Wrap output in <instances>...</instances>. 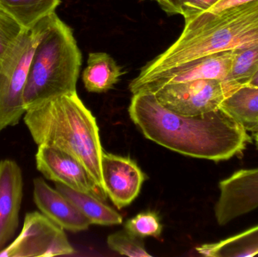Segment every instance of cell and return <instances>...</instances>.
Returning a JSON list of instances; mask_svg holds the SVG:
<instances>
[{"label":"cell","mask_w":258,"mask_h":257,"mask_svg":"<svg viewBox=\"0 0 258 257\" xmlns=\"http://www.w3.org/2000/svg\"><path fill=\"white\" fill-rule=\"evenodd\" d=\"M196 250L205 256H256L258 254V224L218 242L202 244Z\"/></svg>","instance_id":"e0dca14e"},{"label":"cell","mask_w":258,"mask_h":257,"mask_svg":"<svg viewBox=\"0 0 258 257\" xmlns=\"http://www.w3.org/2000/svg\"><path fill=\"white\" fill-rule=\"evenodd\" d=\"M233 92L223 80L200 79L166 84L150 93L168 110L194 116L219 110Z\"/></svg>","instance_id":"52a82bcc"},{"label":"cell","mask_w":258,"mask_h":257,"mask_svg":"<svg viewBox=\"0 0 258 257\" xmlns=\"http://www.w3.org/2000/svg\"><path fill=\"white\" fill-rule=\"evenodd\" d=\"M24 121L38 146H52L72 155L105 190L99 128L77 92L47 100L28 109Z\"/></svg>","instance_id":"7a4b0ae2"},{"label":"cell","mask_w":258,"mask_h":257,"mask_svg":"<svg viewBox=\"0 0 258 257\" xmlns=\"http://www.w3.org/2000/svg\"><path fill=\"white\" fill-rule=\"evenodd\" d=\"M22 172L14 160L0 161V251L19 226L23 199Z\"/></svg>","instance_id":"7c38bea8"},{"label":"cell","mask_w":258,"mask_h":257,"mask_svg":"<svg viewBox=\"0 0 258 257\" xmlns=\"http://www.w3.org/2000/svg\"><path fill=\"white\" fill-rule=\"evenodd\" d=\"M254 1H257V0H220L217 4H215L213 7L211 8L209 10L185 22L183 32L186 33V32L190 31L192 29L195 28L197 26L200 25V24L210 18L211 17L214 16L216 14L223 12L226 9L242 6V5L248 4V3H252Z\"/></svg>","instance_id":"603a6c76"},{"label":"cell","mask_w":258,"mask_h":257,"mask_svg":"<svg viewBox=\"0 0 258 257\" xmlns=\"http://www.w3.org/2000/svg\"><path fill=\"white\" fill-rule=\"evenodd\" d=\"M168 15H181L180 0H153Z\"/></svg>","instance_id":"d4e9b609"},{"label":"cell","mask_w":258,"mask_h":257,"mask_svg":"<svg viewBox=\"0 0 258 257\" xmlns=\"http://www.w3.org/2000/svg\"><path fill=\"white\" fill-rule=\"evenodd\" d=\"M233 58L226 84L233 92L246 85L258 70V42L233 50Z\"/></svg>","instance_id":"d6986e66"},{"label":"cell","mask_w":258,"mask_h":257,"mask_svg":"<svg viewBox=\"0 0 258 257\" xmlns=\"http://www.w3.org/2000/svg\"><path fill=\"white\" fill-rule=\"evenodd\" d=\"M246 85L258 88V70L257 71V72L253 75L252 78L250 79V81H248V84H247Z\"/></svg>","instance_id":"484cf974"},{"label":"cell","mask_w":258,"mask_h":257,"mask_svg":"<svg viewBox=\"0 0 258 257\" xmlns=\"http://www.w3.org/2000/svg\"><path fill=\"white\" fill-rule=\"evenodd\" d=\"M56 190L67 198L88 220L91 224L113 226L122 223V217L104 202L67 186L56 183Z\"/></svg>","instance_id":"2e32d148"},{"label":"cell","mask_w":258,"mask_h":257,"mask_svg":"<svg viewBox=\"0 0 258 257\" xmlns=\"http://www.w3.org/2000/svg\"><path fill=\"white\" fill-rule=\"evenodd\" d=\"M36 164L37 170L49 181L91 195L102 202L108 197L106 190L97 184L84 165L60 149L46 145L38 146Z\"/></svg>","instance_id":"ba28073f"},{"label":"cell","mask_w":258,"mask_h":257,"mask_svg":"<svg viewBox=\"0 0 258 257\" xmlns=\"http://www.w3.org/2000/svg\"><path fill=\"white\" fill-rule=\"evenodd\" d=\"M60 3V0H0V9L28 30L55 12Z\"/></svg>","instance_id":"ac0fdd59"},{"label":"cell","mask_w":258,"mask_h":257,"mask_svg":"<svg viewBox=\"0 0 258 257\" xmlns=\"http://www.w3.org/2000/svg\"><path fill=\"white\" fill-rule=\"evenodd\" d=\"M82 54L72 29L55 12L36 45L24 94L26 110L43 101L77 92Z\"/></svg>","instance_id":"277c9868"},{"label":"cell","mask_w":258,"mask_h":257,"mask_svg":"<svg viewBox=\"0 0 258 257\" xmlns=\"http://www.w3.org/2000/svg\"><path fill=\"white\" fill-rule=\"evenodd\" d=\"M125 229L140 238L146 237L159 238L162 232V225L159 215L153 211H145L127 220Z\"/></svg>","instance_id":"44dd1931"},{"label":"cell","mask_w":258,"mask_h":257,"mask_svg":"<svg viewBox=\"0 0 258 257\" xmlns=\"http://www.w3.org/2000/svg\"><path fill=\"white\" fill-rule=\"evenodd\" d=\"M232 51H223L192 60L177 67L156 74L147 79L129 84L132 94L152 92L166 84L200 79L225 80L233 62Z\"/></svg>","instance_id":"9c48e42d"},{"label":"cell","mask_w":258,"mask_h":257,"mask_svg":"<svg viewBox=\"0 0 258 257\" xmlns=\"http://www.w3.org/2000/svg\"><path fill=\"white\" fill-rule=\"evenodd\" d=\"M123 74L122 67L110 54L92 52L83 72V84L89 92L104 93L113 89Z\"/></svg>","instance_id":"5bb4252c"},{"label":"cell","mask_w":258,"mask_h":257,"mask_svg":"<svg viewBox=\"0 0 258 257\" xmlns=\"http://www.w3.org/2000/svg\"><path fill=\"white\" fill-rule=\"evenodd\" d=\"M107 244L113 251L122 256L151 257L144 247L142 238H138L128 231L121 230L109 235Z\"/></svg>","instance_id":"ffe728a7"},{"label":"cell","mask_w":258,"mask_h":257,"mask_svg":"<svg viewBox=\"0 0 258 257\" xmlns=\"http://www.w3.org/2000/svg\"><path fill=\"white\" fill-rule=\"evenodd\" d=\"M128 113L146 138L186 156L227 161L251 142L248 131L221 109L183 116L163 107L150 92L134 94Z\"/></svg>","instance_id":"6da1fadb"},{"label":"cell","mask_w":258,"mask_h":257,"mask_svg":"<svg viewBox=\"0 0 258 257\" xmlns=\"http://www.w3.org/2000/svg\"><path fill=\"white\" fill-rule=\"evenodd\" d=\"M220 0H180V10L185 22L213 7Z\"/></svg>","instance_id":"cb8c5ba5"},{"label":"cell","mask_w":258,"mask_h":257,"mask_svg":"<svg viewBox=\"0 0 258 257\" xmlns=\"http://www.w3.org/2000/svg\"><path fill=\"white\" fill-rule=\"evenodd\" d=\"M54 13L32 28L24 30L0 63V132L18 124L25 113L24 94L30 63L36 45L46 31Z\"/></svg>","instance_id":"5b68a950"},{"label":"cell","mask_w":258,"mask_h":257,"mask_svg":"<svg viewBox=\"0 0 258 257\" xmlns=\"http://www.w3.org/2000/svg\"><path fill=\"white\" fill-rule=\"evenodd\" d=\"M254 142H255L256 147L258 149V131L257 132L254 133Z\"/></svg>","instance_id":"4316f807"},{"label":"cell","mask_w":258,"mask_h":257,"mask_svg":"<svg viewBox=\"0 0 258 257\" xmlns=\"http://www.w3.org/2000/svg\"><path fill=\"white\" fill-rule=\"evenodd\" d=\"M74 253L64 229L42 213L33 211L26 214L19 235L0 251V257H51Z\"/></svg>","instance_id":"8992f818"},{"label":"cell","mask_w":258,"mask_h":257,"mask_svg":"<svg viewBox=\"0 0 258 257\" xmlns=\"http://www.w3.org/2000/svg\"><path fill=\"white\" fill-rule=\"evenodd\" d=\"M103 182L107 196L113 205L122 209L138 197L147 176L129 157L103 152L101 158Z\"/></svg>","instance_id":"8fae6325"},{"label":"cell","mask_w":258,"mask_h":257,"mask_svg":"<svg viewBox=\"0 0 258 257\" xmlns=\"http://www.w3.org/2000/svg\"><path fill=\"white\" fill-rule=\"evenodd\" d=\"M215 216L220 226L258 208V167L241 169L220 181Z\"/></svg>","instance_id":"30bf717a"},{"label":"cell","mask_w":258,"mask_h":257,"mask_svg":"<svg viewBox=\"0 0 258 257\" xmlns=\"http://www.w3.org/2000/svg\"><path fill=\"white\" fill-rule=\"evenodd\" d=\"M256 42H258V0L226 9L190 31L182 32L178 39L147 63L131 83L140 82L206 56L232 51Z\"/></svg>","instance_id":"3957f363"},{"label":"cell","mask_w":258,"mask_h":257,"mask_svg":"<svg viewBox=\"0 0 258 257\" xmlns=\"http://www.w3.org/2000/svg\"><path fill=\"white\" fill-rule=\"evenodd\" d=\"M220 109L247 131H258V88L244 85L224 100Z\"/></svg>","instance_id":"9a60e30c"},{"label":"cell","mask_w":258,"mask_h":257,"mask_svg":"<svg viewBox=\"0 0 258 257\" xmlns=\"http://www.w3.org/2000/svg\"><path fill=\"white\" fill-rule=\"evenodd\" d=\"M33 200L41 213L64 230H86L89 220L58 190L51 188L42 178L33 180Z\"/></svg>","instance_id":"4fadbf2b"},{"label":"cell","mask_w":258,"mask_h":257,"mask_svg":"<svg viewBox=\"0 0 258 257\" xmlns=\"http://www.w3.org/2000/svg\"><path fill=\"white\" fill-rule=\"evenodd\" d=\"M24 29L0 9V63L15 46Z\"/></svg>","instance_id":"7402d4cb"}]
</instances>
